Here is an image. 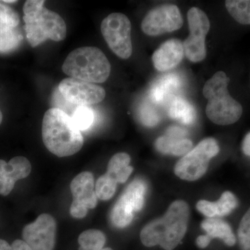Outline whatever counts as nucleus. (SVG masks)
I'll list each match as a JSON object with an SVG mask.
<instances>
[{
	"mask_svg": "<svg viewBox=\"0 0 250 250\" xmlns=\"http://www.w3.org/2000/svg\"><path fill=\"white\" fill-rule=\"evenodd\" d=\"M238 238L241 250H250V208L240 223Z\"/></svg>",
	"mask_w": 250,
	"mask_h": 250,
	"instance_id": "obj_29",
	"label": "nucleus"
},
{
	"mask_svg": "<svg viewBox=\"0 0 250 250\" xmlns=\"http://www.w3.org/2000/svg\"><path fill=\"white\" fill-rule=\"evenodd\" d=\"M3 120V115L2 113H1V110H0V125H1V122H2Z\"/></svg>",
	"mask_w": 250,
	"mask_h": 250,
	"instance_id": "obj_37",
	"label": "nucleus"
},
{
	"mask_svg": "<svg viewBox=\"0 0 250 250\" xmlns=\"http://www.w3.org/2000/svg\"><path fill=\"white\" fill-rule=\"evenodd\" d=\"M238 205L236 197L232 192H224L217 202L200 200L197 203V209L209 218L223 217L231 213Z\"/></svg>",
	"mask_w": 250,
	"mask_h": 250,
	"instance_id": "obj_15",
	"label": "nucleus"
},
{
	"mask_svg": "<svg viewBox=\"0 0 250 250\" xmlns=\"http://www.w3.org/2000/svg\"><path fill=\"white\" fill-rule=\"evenodd\" d=\"M59 90L67 102L79 106L101 103L106 97V92L103 87L71 77L61 82Z\"/></svg>",
	"mask_w": 250,
	"mask_h": 250,
	"instance_id": "obj_11",
	"label": "nucleus"
},
{
	"mask_svg": "<svg viewBox=\"0 0 250 250\" xmlns=\"http://www.w3.org/2000/svg\"><path fill=\"white\" fill-rule=\"evenodd\" d=\"M140 121L143 125L147 127L156 126L161 121V116L155 108L148 103L141 105L139 110Z\"/></svg>",
	"mask_w": 250,
	"mask_h": 250,
	"instance_id": "obj_28",
	"label": "nucleus"
},
{
	"mask_svg": "<svg viewBox=\"0 0 250 250\" xmlns=\"http://www.w3.org/2000/svg\"><path fill=\"white\" fill-rule=\"evenodd\" d=\"M146 185L141 179H136L125 189L123 195L131 204L135 212L142 210L145 203Z\"/></svg>",
	"mask_w": 250,
	"mask_h": 250,
	"instance_id": "obj_22",
	"label": "nucleus"
},
{
	"mask_svg": "<svg viewBox=\"0 0 250 250\" xmlns=\"http://www.w3.org/2000/svg\"><path fill=\"white\" fill-rule=\"evenodd\" d=\"M166 134L177 136V137L187 138V131L180 126H172L166 130Z\"/></svg>",
	"mask_w": 250,
	"mask_h": 250,
	"instance_id": "obj_32",
	"label": "nucleus"
},
{
	"mask_svg": "<svg viewBox=\"0 0 250 250\" xmlns=\"http://www.w3.org/2000/svg\"><path fill=\"white\" fill-rule=\"evenodd\" d=\"M31 172V163L24 156H16L9 163L0 159V195L7 196L16 182L27 178Z\"/></svg>",
	"mask_w": 250,
	"mask_h": 250,
	"instance_id": "obj_12",
	"label": "nucleus"
},
{
	"mask_svg": "<svg viewBox=\"0 0 250 250\" xmlns=\"http://www.w3.org/2000/svg\"><path fill=\"white\" fill-rule=\"evenodd\" d=\"M106 241V236L100 230H85L79 236V250H102Z\"/></svg>",
	"mask_w": 250,
	"mask_h": 250,
	"instance_id": "obj_23",
	"label": "nucleus"
},
{
	"mask_svg": "<svg viewBox=\"0 0 250 250\" xmlns=\"http://www.w3.org/2000/svg\"><path fill=\"white\" fill-rule=\"evenodd\" d=\"M189 207L187 202H172L166 214L146 225L140 237L145 246H161L165 250H173L187 233Z\"/></svg>",
	"mask_w": 250,
	"mask_h": 250,
	"instance_id": "obj_1",
	"label": "nucleus"
},
{
	"mask_svg": "<svg viewBox=\"0 0 250 250\" xmlns=\"http://www.w3.org/2000/svg\"><path fill=\"white\" fill-rule=\"evenodd\" d=\"M43 0H28L23 6L24 30L28 42L36 47L47 39L59 42L66 37L65 21L57 13L45 7Z\"/></svg>",
	"mask_w": 250,
	"mask_h": 250,
	"instance_id": "obj_3",
	"label": "nucleus"
},
{
	"mask_svg": "<svg viewBox=\"0 0 250 250\" xmlns=\"http://www.w3.org/2000/svg\"><path fill=\"white\" fill-rule=\"evenodd\" d=\"M242 149L246 156H250V132L246 135L243 140Z\"/></svg>",
	"mask_w": 250,
	"mask_h": 250,
	"instance_id": "obj_34",
	"label": "nucleus"
},
{
	"mask_svg": "<svg viewBox=\"0 0 250 250\" xmlns=\"http://www.w3.org/2000/svg\"><path fill=\"white\" fill-rule=\"evenodd\" d=\"M0 22L13 28L17 27L20 22L19 15L18 13L10 6L1 3V1H0Z\"/></svg>",
	"mask_w": 250,
	"mask_h": 250,
	"instance_id": "obj_30",
	"label": "nucleus"
},
{
	"mask_svg": "<svg viewBox=\"0 0 250 250\" xmlns=\"http://www.w3.org/2000/svg\"><path fill=\"white\" fill-rule=\"evenodd\" d=\"M56 233V220L47 213L39 215L35 221L26 225L22 230L23 239L31 250H54Z\"/></svg>",
	"mask_w": 250,
	"mask_h": 250,
	"instance_id": "obj_10",
	"label": "nucleus"
},
{
	"mask_svg": "<svg viewBox=\"0 0 250 250\" xmlns=\"http://www.w3.org/2000/svg\"><path fill=\"white\" fill-rule=\"evenodd\" d=\"M131 158L125 152L118 153L112 156L108 162L106 174L116 181L123 184L127 181L134 168L129 166Z\"/></svg>",
	"mask_w": 250,
	"mask_h": 250,
	"instance_id": "obj_20",
	"label": "nucleus"
},
{
	"mask_svg": "<svg viewBox=\"0 0 250 250\" xmlns=\"http://www.w3.org/2000/svg\"><path fill=\"white\" fill-rule=\"evenodd\" d=\"M155 146L159 152L173 156L185 155L192 149V143L187 138L165 134L158 138Z\"/></svg>",
	"mask_w": 250,
	"mask_h": 250,
	"instance_id": "obj_17",
	"label": "nucleus"
},
{
	"mask_svg": "<svg viewBox=\"0 0 250 250\" xmlns=\"http://www.w3.org/2000/svg\"><path fill=\"white\" fill-rule=\"evenodd\" d=\"M2 2L9 3V4H11V3L17 2V1H16V0H4V1H2Z\"/></svg>",
	"mask_w": 250,
	"mask_h": 250,
	"instance_id": "obj_35",
	"label": "nucleus"
},
{
	"mask_svg": "<svg viewBox=\"0 0 250 250\" xmlns=\"http://www.w3.org/2000/svg\"><path fill=\"white\" fill-rule=\"evenodd\" d=\"M210 241H211V239L207 234L202 235V236L197 237L196 239L197 246L201 249H204L209 245Z\"/></svg>",
	"mask_w": 250,
	"mask_h": 250,
	"instance_id": "obj_33",
	"label": "nucleus"
},
{
	"mask_svg": "<svg viewBox=\"0 0 250 250\" xmlns=\"http://www.w3.org/2000/svg\"><path fill=\"white\" fill-rule=\"evenodd\" d=\"M101 31L108 47L118 57L127 59L131 57L133 52L131 24L125 14L108 15L102 22Z\"/></svg>",
	"mask_w": 250,
	"mask_h": 250,
	"instance_id": "obj_7",
	"label": "nucleus"
},
{
	"mask_svg": "<svg viewBox=\"0 0 250 250\" xmlns=\"http://www.w3.org/2000/svg\"><path fill=\"white\" fill-rule=\"evenodd\" d=\"M0 250H31L30 247L22 240H16L9 245L4 240L0 239Z\"/></svg>",
	"mask_w": 250,
	"mask_h": 250,
	"instance_id": "obj_31",
	"label": "nucleus"
},
{
	"mask_svg": "<svg viewBox=\"0 0 250 250\" xmlns=\"http://www.w3.org/2000/svg\"><path fill=\"white\" fill-rule=\"evenodd\" d=\"M6 27H9V26L5 25V24L0 22V31H2L3 29H4Z\"/></svg>",
	"mask_w": 250,
	"mask_h": 250,
	"instance_id": "obj_36",
	"label": "nucleus"
},
{
	"mask_svg": "<svg viewBox=\"0 0 250 250\" xmlns=\"http://www.w3.org/2000/svg\"><path fill=\"white\" fill-rule=\"evenodd\" d=\"M225 6L237 22L250 25V0H227Z\"/></svg>",
	"mask_w": 250,
	"mask_h": 250,
	"instance_id": "obj_24",
	"label": "nucleus"
},
{
	"mask_svg": "<svg viewBox=\"0 0 250 250\" xmlns=\"http://www.w3.org/2000/svg\"><path fill=\"white\" fill-rule=\"evenodd\" d=\"M183 25V18L176 5H161L148 12L141 23V28L148 36H159L178 30Z\"/></svg>",
	"mask_w": 250,
	"mask_h": 250,
	"instance_id": "obj_9",
	"label": "nucleus"
},
{
	"mask_svg": "<svg viewBox=\"0 0 250 250\" xmlns=\"http://www.w3.org/2000/svg\"><path fill=\"white\" fill-rule=\"evenodd\" d=\"M72 121L80 131L89 129L95 121V113L87 106H79L73 112Z\"/></svg>",
	"mask_w": 250,
	"mask_h": 250,
	"instance_id": "obj_27",
	"label": "nucleus"
},
{
	"mask_svg": "<svg viewBox=\"0 0 250 250\" xmlns=\"http://www.w3.org/2000/svg\"><path fill=\"white\" fill-rule=\"evenodd\" d=\"M201 227L210 239L220 238L227 246L230 247L236 244V237L231 227L221 219L208 218L202 222Z\"/></svg>",
	"mask_w": 250,
	"mask_h": 250,
	"instance_id": "obj_18",
	"label": "nucleus"
},
{
	"mask_svg": "<svg viewBox=\"0 0 250 250\" xmlns=\"http://www.w3.org/2000/svg\"><path fill=\"white\" fill-rule=\"evenodd\" d=\"M16 28L6 27L0 31V54L14 50L22 42V34Z\"/></svg>",
	"mask_w": 250,
	"mask_h": 250,
	"instance_id": "obj_25",
	"label": "nucleus"
},
{
	"mask_svg": "<svg viewBox=\"0 0 250 250\" xmlns=\"http://www.w3.org/2000/svg\"><path fill=\"white\" fill-rule=\"evenodd\" d=\"M42 136L46 148L59 157L74 155L83 147L81 131L74 125L71 116L61 108H52L45 112Z\"/></svg>",
	"mask_w": 250,
	"mask_h": 250,
	"instance_id": "obj_2",
	"label": "nucleus"
},
{
	"mask_svg": "<svg viewBox=\"0 0 250 250\" xmlns=\"http://www.w3.org/2000/svg\"><path fill=\"white\" fill-rule=\"evenodd\" d=\"M229 83L226 73L218 71L206 82L203 88L204 96L208 100L206 113L216 125H232L243 114V106L229 93Z\"/></svg>",
	"mask_w": 250,
	"mask_h": 250,
	"instance_id": "obj_4",
	"label": "nucleus"
},
{
	"mask_svg": "<svg viewBox=\"0 0 250 250\" xmlns=\"http://www.w3.org/2000/svg\"><path fill=\"white\" fill-rule=\"evenodd\" d=\"M220 151L218 142L208 138L192 149L178 161L174 167V173L183 180L196 181L207 172L210 159Z\"/></svg>",
	"mask_w": 250,
	"mask_h": 250,
	"instance_id": "obj_6",
	"label": "nucleus"
},
{
	"mask_svg": "<svg viewBox=\"0 0 250 250\" xmlns=\"http://www.w3.org/2000/svg\"><path fill=\"white\" fill-rule=\"evenodd\" d=\"M134 212L133 206L122 195L112 209V223L117 228H126L132 222Z\"/></svg>",
	"mask_w": 250,
	"mask_h": 250,
	"instance_id": "obj_21",
	"label": "nucleus"
},
{
	"mask_svg": "<svg viewBox=\"0 0 250 250\" xmlns=\"http://www.w3.org/2000/svg\"><path fill=\"white\" fill-rule=\"evenodd\" d=\"M183 42L178 39L166 41L153 54L154 66L161 72L167 71L180 63L184 58Z\"/></svg>",
	"mask_w": 250,
	"mask_h": 250,
	"instance_id": "obj_13",
	"label": "nucleus"
},
{
	"mask_svg": "<svg viewBox=\"0 0 250 250\" xmlns=\"http://www.w3.org/2000/svg\"><path fill=\"white\" fill-rule=\"evenodd\" d=\"M182 81L177 75L169 74L161 77L154 83L149 92V96L153 103L163 104L171 98L181 87Z\"/></svg>",
	"mask_w": 250,
	"mask_h": 250,
	"instance_id": "obj_16",
	"label": "nucleus"
},
{
	"mask_svg": "<svg viewBox=\"0 0 250 250\" xmlns=\"http://www.w3.org/2000/svg\"><path fill=\"white\" fill-rule=\"evenodd\" d=\"M167 112L170 118L185 125H193L196 120V111L193 105L179 97L171 100Z\"/></svg>",
	"mask_w": 250,
	"mask_h": 250,
	"instance_id": "obj_19",
	"label": "nucleus"
},
{
	"mask_svg": "<svg viewBox=\"0 0 250 250\" xmlns=\"http://www.w3.org/2000/svg\"><path fill=\"white\" fill-rule=\"evenodd\" d=\"M93 173L88 171L81 172L76 176L70 184L73 200L72 201L81 204L88 209H93L98 205V197L94 190Z\"/></svg>",
	"mask_w": 250,
	"mask_h": 250,
	"instance_id": "obj_14",
	"label": "nucleus"
},
{
	"mask_svg": "<svg viewBox=\"0 0 250 250\" xmlns=\"http://www.w3.org/2000/svg\"><path fill=\"white\" fill-rule=\"evenodd\" d=\"M190 34L184 41V53L191 62H202L207 57L206 37L210 29V21L202 10L192 7L188 11Z\"/></svg>",
	"mask_w": 250,
	"mask_h": 250,
	"instance_id": "obj_8",
	"label": "nucleus"
},
{
	"mask_svg": "<svg viewBox=\"0 0 250 250\" xmlns=\"http://www.w3.org/2000/svg\"><path fill=\"white\" fill-rule=\"evenodd\" d=\"M102 250H113L111 249V248H103Z\"/></svg>",
	"mask_w": 250,
	"mask_h": 250,
	"instance_id": "obj_38",
	"label": "nucleus"
},
{
	"mask_svg": "<svg viewBox=\"0 0 250 250\" xmlns=\"http://www.w3.org/2000/svg\"><path fill=\"white\" fill-rule=\"evenodd\" d=\"M116 181L107 174H103L95 184V193L100 200L103 201L110 200L115 195L117 188Z\"/></svg>",
	"mask_w": 250,
	"mask_h": 250,
	"instance_id": "obj_26",
	"label": "nucleus"
},
{
	"mask_svg": "<svg viewBox=\"0 0 250 250\" xmlns=\"http://www.w3.org/2000/svg\"><path fill=\"white\" fill-rule=\"evenodd\" d=\"M111 64L101 49L96 47L75 49L62 65L64 73L90 83H104L111 73Z\"/></svg>",
	"mask_w": 250,
	"mask_h": 250,
	"instance_id": "obj_5",
	"label": "nucleus"
}]
</instances>
